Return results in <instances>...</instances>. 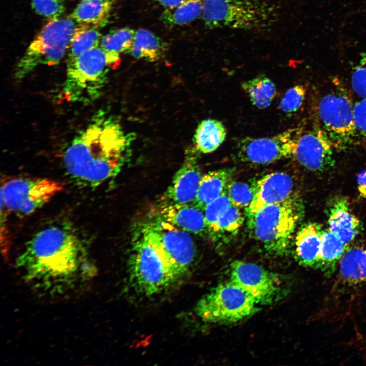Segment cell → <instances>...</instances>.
<instances>
[{
    "instance_id": "1",
    "label": "cell",
    "mask_w": 366,
    "mask_h": 366,
    "mask_svg": "<svg viewBox=\"0 0 366 366\" xmlns=\"http://www.w3.org/2000/svg\"><path fill=\"white\" fill-rule=\"evenodd\" d=\"M84 259L82 245L73 230L54 225L27 242L16 264L24 280L34 287L60 293L94 276L95 268L85 264Z\"/></svg>"
},
{
    "instance_id": "2",
    "label": "cell",
    "mask_w": 366,
    "mask_h": 366,
    "mask_svg": "<svg viewBox=\"0 0 366 366\" xmlns=\"http://www.w3.org/2000/svg\"><path fill=\"white\" fill-rule=\"evenodd\" d=\"M135 138V134L124 130L117 118L100 110L65 151V169L76 181L98 186L120 171Z\"/></svg>"
},
{
    "instance_id": "3",
    "label": "cell",
    "mask_w": 366,
    "mask_h": 366,
    "mask_svg": "<svg viewBox=\"0 0 366 366\" xmlns=\"http://www.w3.org/2000/svg\"><path fill=\"white\" fill-rule=\"evenodd\" d=\"M304 214L300 197L294 193L285 200L247 214V225L252 236L269 253L283 256Z\"/></svg>"
},
{
    "instance_id": "4",
    "label": "cell",
    "mask_w": 366,
    "mask_h": 366,
    "mask_svg": "<svg viewBox=\"0 0 366 366\" xmlns=\"http://www.w3.org/2000/svg\"><path fill=\"white\" fill-rule=\"evenodd\" d=\"M62 95L72 103L88 104L102 95L111 69L117 67L119 56L100 46L67 60Z\"/></svg>"
},
{
    "instance_id": "5",
    "label": "cell",
    "mask_w": 366,
    "mask_h": 366,
    "mask_svg": "<svg viewBox=\"0 0 366 366\" xmlns=\"http://www.w3.org/2000/svg\"><path fill=\"white\" fill-rule=\"evenodd\" d=\"M129 269L132 284L135 290L145 296L160 293L180 278L140 229L134 237Z\"/></svg>"
},
{
    "instance_id": "6",
    "label": "cell",
    "mask_w": 366,
    "mask_h": 366,
    "mask_svg": "<svg viewBox=\"0 0 366 366\" xmlns=\"http://www.w3.org/2000/svg\"><path fill=\"white\" fill-rule=\"evenodd\" d=\"M82 25L70 17L50 20L33 39L17 63L14 72L15 79L17 81L23 79L41 65L58 64Z\"/></svg>"
},
{
    "instance_id": "7",
    "label": "cell",
    "mask_w": 366,
    "mask_h": 366,
    "mask_svg": "<svg viewBox=\"0 0 366 366\" xmlns=\"http://www.w3.org/2000/svg\"><path fill=\"white\" fill-rule=\"evenodd\" d=\"M273 12L265 0H203L201 16L208 28L254 30L266 27Z\"/></svg>"
},
{
    "instance_id": "8",
    "label": "cell",
    "mask_w": 366,
    "mask_h": 366,
    "mask_svg": "<svg viewBox=\"0 0 366 366\" xmlns=\"http://www.w3.org/2000/svg\"><path fill=\"white\" fill-rule=\"evenodd\" d=\"M260 304L249 292L231 281L211 289L196 303L194 311L204 321L234 323L247 318Z\"/></svg>"
},
{
    "instance_id": "9",
    "label": "cell",
    "mask_w": 366,
    "mask_h": 366,
    "mask_svg": "<svg viewBox=\"0 0 366 366\" xmlns=\"http://www.w3.org/2000/svg\"><path fill=\"white\" fill-rule=\"evenodd\" d=\"M353 105L346 89L339 83L318 100L316 107L317 127L334 149H346L356 136Z\"/></svg>"
},
{
    "instance_id": "10",
    "label": "cell",
    "mask_w": 366,
    "mask_h": 366,
    "mask_svg": "<svg viewBox=\"0 0 366 366\" xmlns=\"http://www.w3.org/2000/svg\"><path fill=\"white\" fill-rule=\"evenodd\" d=\"M64 184L45 178L13 177L2 182L1 201L8 211L29 216L62 192Z\"/></svg>"
},
{
    "instance_id": "11",
    "label": "cell",
    "mask_w": 366,
    "mask_h": 366,
    "mask_svg": "<svg viewBox=\"0 0 366 366\" xmlns=\"http://www.w3.org/2000/svg\"><path fill=\"white\" fill-rule=\"evenodd\" d=\"M140 229L161 251L180 278L188 272L196 253L190 233L152 217L143 223Z\"/></svg>"
},
{
    "instance_id": "12",
    "label": "cell",
    "mask_w": 366,
    "mask_h": 366,
    "mask_svg": "<svg viewBox=\"0 0 366 366\" xmlns=\"http://www.w3.org/2000/svg\"><path fill=\"white\" fill-rule=\"evenodd\" d=\"M302 128L289 129L269 137L241 138L236 144V157L241 162L255 164L293 158Z\"/></svg>"
},
{
    "instance_id": "13",
    "label": "cell",
    "mask_w": 366,
    "mask_h": 366,
    "mask_svg": "<svg viewBox=\"0 0 366 366\" xmlns=\"http://www.w3.org/2000/svg\"><path fill=\"white\" fill-rule=\"evenodd\" d=\"M230 281L249 292L260 305L272 303L281 293L277 276L254 263L233 261L230 267Z\"/></svg>"
},
{
    "instance_id": "14",
    "label": "cell",
    "mask_w": 366,
    "mask_h": 366,
    "mask_svg": "<svg viewBox=\"0 0 366 366\" xmlns=\"http://www.w3.org/2000/svg\"><path fill=\"white\" fill-rule=\"evenodd\" d=\"M333 149L328 138L317 126L306 130L302 128L293 158L308 170L323 172L334 164Z\"/></svg>"
},
{
    "instance_id": "15",
    "label": "cell",
    "mask_w": 366,
    "mask_h": 366,
    "mask_svg": "<svg viewBox=\"0 0 366 366\" xmlns=\"http://www.w3.org/2000/svg\"><path fill=\"white\" fill-rule=\"evenodd\" d=\"M199 152L194 146L186 150L182 164L158 204L170 205L193 203L202 176L197 162Z\"/></svg>"
},
{
    "instance_id": "16",
    "label": "cell",
    "mask_w": 366,
    "mask_h": 366,
    "mask_svg": "<svg viewBox=\"0 0 366 366\" xmlns=\"http://www.w3.org/2000/svg\"><path fill=\"white\" fill-rule=\"evenodd\" d=\"M254 197L246 213H254L261 208L281 202L293 195V177L284 172L266 174L253 185Z\"/></svg>"
},
{
    "instance_id": "17",
    "label": "cell",
    "mask_w": 366,
    "mask_h": 366,
    "mask_svg": "<svg viewBox=\"0 0 366 366\" xmlns=\"http://www.w3.org/2000/svg\"><path fill=\"white\" fill-rule=\"evenodd\" d=\"M151 217L162 220L190 233L203 235L207 233L204 211L193 203L157 204L152 209Z\"/></svg>"
},
{
    "instance_id": "18",
    "label": "cell",
    "mask_w": 366,
    "mask_h": 366,
    "mask_svg": "<svg viewBox=\"0 0 366 366\" xmlns=\"http://www.w3.org/2000/svg\"><path fill=\"white\" fill-rule=\"evenodd\" d=\"M327 215L328 229L348 245L361 231V222L353 213L345 196H336L330 200Z\"/></svg>"
},
{
    "instance_id": "19",
    "label": "cell",
    "mask_w": 366,
    "mask_h": 366,
    "mask_svg": "<svg viewBox=\"0 0 366 366\" xmlns=\"http://www.w3.org/2000/svg\"><path fill=\"white\" fill-rule=\"evenodd\" d=\"M323 229L316 222H308L297 230L294 238V257L305 267L318 269Z\"/></svg>"
},
{
    "instance_id": "20",
    "label": "cell",
    "mask_w": 366,
    "mask_h": 366,
    "mask_svg": "<svg viewBox=\"0 0 366 366\" xmlns=\"http://www.w3.org/2000/svg\"><path fill=\"white\" fill-rule=\"evenodd\" d=\"M115 0H80L69 17L76 22L97 27L106 25Z\"/></svg>"
},
{
    "instance_id": "21",
    "label": "cell",
    "mask_w": 366,
    "mask_h": 366,
    "mask_svg": "<svg viewBox=\"0 0 366 366\" xmlns=\"http://www.w3.org/2000/svg\"><path fill=\"white\" fill-rule=\"evenodd\" d=\"M234 171L232 168H223L202 175L193 203L204 211L209 203L225 191Z\"/></svg>"
},
{
    "instance_id": "22",
    "label": "cell",
    "mask_w": 366,
    "mask_h": 366,
    "mask_svg": "<svg viewBox=\"0 0 366 366\" xmlns=\"http://www.w3.org/2000/svg\"><path fill=\"white\" fill-rule=\"evenodd\" d=\"M338 265L339 277L344 283L355 285L366 281V247L348 248Z\"/></svg>"
},
{
    "instance_id": "23",
    "label": "cell",
    "mask_w": 366,
    "mask_h": 366,
    "mask_svg": "<svg viewBox=\"0 0 366 366\" xmlns=\"http://www.w3.org/2000/svg\"><path fill=\"white\" fill-rule=\"evenodd\" d=\"M168 49L167 43L151 31L139 28L135 31L129 53L134 57L149 62L162 58Z\"/></svg>"
},
{
    "instance_id": "24",
    "label": "cell",
    "mask_w": 366,
    "mask_h": 366,
    "mask_svg": "<svg viewBox=\"0 0 366 366\" xmlns=\"http://www.w3.org/2000/svg\"><path fill=\"white\" fill-rule=\"evenodd\" d=\"M226 135V129L221 121L211 118L204 119L196 129L193 146L200 153L212 152L223 143Z\"/></svg>"
},
{
    "instance_id": "25",
    "label": "cell",
    "mask_w": 366,
    "mask_h": 366,
    "mask_svg": "<svg viewBox=\"0 0 366 366\" xmlns=\"http://www.w3.org/2000/svg\"><path fill=\"white\" fill-rule=\"evenodd\" d=\"M348 248V244L328 228L323 229L318 269L326 277L331 276Z\"/></svg>"
},
{
    "instance_id": "26",
    "label": "cell",
    "mask_w": 366,
    "mask_h": 366,
    "mask_svg": "<svg viewBox=\"0 0 366 366\" xmlns=\"http://www.w3.org/2000/svg\"><path fill=\"white\" fill-rule=\"evenodd\" d=\"M241 87L252 105L259 109L269 106L277 94L275 84L264 74L243 81Z\"/></svg>"
},
{
    "instance_id": "27",
    "label": "cell",
    "mask_w": 366,
    "mask_h": 366,
    "mask_svg": "<svg viewBox=\"0 0 366 366\" xmlns=\"http://www.w3.org/2000/svg\"><path fill=\"white\" fill-rule=\"evenodd\" d=\"M203 0H185L177 6L165 9L161 20L170 27L189 24L202 16Z\"/></svg>"
},
{
    "instance_id": "28",
    "label": "cell",
    "mask_w": 366,
    "mask_h": 366,
    "mask_svg": "<svg viewBox=\"0 0 366 366\" xmlns=\"http://www.w3.org/2000/svg\"><path fill=\"white\" fill-rule=\"evenodd\" d=\"M244 220L240 207L232 204L220 217L210 236L215 241L228 242L237 235Z\"/></svg>"
},
{
    "instance_id": "29",
    "label": "cell",
    "mask_w": 366,
    "mask_h": 366,
    "mask_svg": "<svg viewBox=\"0 0 366 366\" xmlns=\"http://www.w3.org/2000/svg\"><path fill=\"white\" fill-rule=\"evenodd\" d=\"M102 37L98 27L83 24L71 41L68 51L67 60L99 46Z\"/></svg>"
},
{
    "instance_id": "30",
    "label": "cell",
    "mask_w": 366,
    "mask_h": 366,
    "mask_svg": "<svg viewBox=\"0 0 366 366\" xmlns=\"http://www.w3.org/2000/svg\"><path fill=\"white\" fill-rule=\"evenodd\" d=\"M135 31L128 27L111 30L102 37L100 46L107 52L118 54L129 53Z\"/></svg>"
},
{
    "instance_id": "31",
    "label": "cell",
    "mask_w": 366,
    "mask_h": 366,
    "mask_svg": "<svg viewBox=\"0 0 366 366\" xmlns=\"http://www.w3.org/2000/svg\"><path fill=\"white\" fill-rule=\"evenodd\" d=\"M226 192L232 204L246 209L250 206L254 197L253 185L241 181H230Z\"/></svg>"
},
{
    "instance_id": "32",
    "label": "cell",
    "mask_w": 366,
    "mask_h": 366,
    "mask_svg": "<svg viewBox=\"0 0 366 366\" xmlns=\"http://www.w3.org/2000/svg\"><path fill=\"white\" fill-rule=\"evenodd\" d=\"M231 204L225 189L219 197L205 207L204 213L207 233L210 236L220 217Z\"/></svg>"
},
{
    "instance_id": "33",
    "label": "cell",
    "mask_w": 366,
    "mask_h": 366,
    "mask_svg": "<svg viewBox=\"0 0 366 366\" xmlns=\"http://www.w3.org/2000/svg\"><path fill=\"white\" fill-rule=\"evenodd\" d=\"M306 95V89L301 84L295 85L289 88L279 103L282 112L291 114L297 111L302 105Z\"/></svg>"
},
{
    "instance_id": "34",
    "label": "cell",
    "mask_w": 366,
    "mask_h": 366,
    "mask_svg": "<svg viewBox=\"0 0 366 366\" xmlns=\"http://www.w3.org/2000/svg\"><path fill=\"white\" fill-rule=\"evenodd\" d=\"M31 6L38 15L50 20L60 18L65 10V0H32Z\"/></svg>"
},
{
    "instance_id": "35",
    "label": "cell",
    "mask_w": 366,
    "mask_h": 366,
    "mask_svg": "<svg viewBox=\"0 0 366 366\" xmlns=\"http://www.w3.org/2000/svg\"><path fill=\"white\" fill-rule=\"evenodd\" d=\"M352 89L361 98H366V51L363 52L351 76Z\"/></svg>"
},
{
    "instance_id": "36",
    "label": "cell",
    "mask_w": 366,
    "mask_h": 366,
    "mask_svg": "<svg viewBox=\"0 0 366 366\" xmlns=\"http://www.w3.org/2000/svg\"><path fill=\"white\" fill-rule=\"evenodd\" d=\"M353 116L356 136L366 138V98H361L354 104Z\"/></svg>"
},
{
    "instance_id": "37",
    "label": "cell",
    "mask_w": 366,
    "mask_h": 366,
    "mask_svg": "<svg viewBox=\"0 0 366 366\" xmlns=\"http://www.w3.org/2000/svg\"><path fill=\"white\" fill-rule=\"evenodd\" d=\"M8 211L5 208L3 203L1 201V242L2 249L5 254L8 250L9 246V237L8 228L7 227V217Z\"/></svg>"
},
{
    "instance_id": "38",
    "label": "cell",
    "mask_w": 366,
    "mask_h": 366,
    "mask_svg": "<svg viewBox=\"0 0 366 366\" xmlns=\"http://www.w3.org/2000/svg\"><path fill=\"white\" fill-rule=\"evenodd\" d=\"M356 182L359 195L366 198V169L358 174Z\"/></svg>"
},
{
    "instance_id": "39",
    "label": "cell",
    "mask_w": 366,
    "mask_h": 366,
    "mask_svg": "<svg viewBox=\"0 0 366 366\" xmlns=\"http://www.w3.org/2000/svg\"><path fill=\"white\" fill-rule=\"evenodd\" d=\"M160 5L165 8H172L180 4L185 0H155Z\"/></svg>"
}]
</instances>
